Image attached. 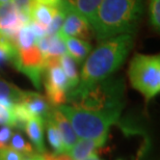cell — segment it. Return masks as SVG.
Masks as SVG:
<instances>
[{"instance_id":"3","label":"cell","mask_w":160,"mask_h":160,"mask_svg":"<svg viewBox=\"0 0 160 160\" xmlns=\"http://www.w3.org/2000/svg\"><path fill=\"white\" fill-rule=\"evenodd\" d=\"M143 12L142 0H101L91 22L99 41L133 33Z\"/></svg>"},{"instance_id":"22","label":"cell","mask_w":160,"mask_h":160,"mask_svg":"<svg viewBox=\"0 0 160 160\" xmlns=\"http://www.w3.org/2000/svg\"><path fill=\"white\" fill-rule=\"evenodd\" d=\"M12 128H17L19 130H24L27 122L34 118L22 103H16L12 108Z\"/></svg>"},{"instance_id":"12","label":"cell","mask_w":160,"mask_h":160,"mask_svg":"<svg viewBox=\"0 0 160 160\" xmlns=\"http://www.w3.org/2000/svg\"><path fill=\"white\" fill-rule=\"evenodd\" d=\"M66 45L67 53L75 60L77 65L83 63L88 55L92 51V45L84 40L74 37H68L58 33Z\"/></svg>"},{"instance_id":"19","label":"cell","mask_w":160,"mask_h":160,"mask_svg":"<svg viewBox=\"0 0 160 160\" xmlns=\"http://www.w3.org/2000/svg\"><path fill=\"white\" fill-rule=\"evenodd\" d=\"M62 1L70 8L79 12L91 24L101 0H62Z\"/></svg>"},{"instance_id":"26","label":"cell","mask_w":160,"mask_h":160,"mask_svg":"<svg viewBox=\"0 0 160 160\" xmlns=\"http://www.w3.org/2000/svg\"><path fill=\"white\" fill-rule=\"evenodd\" d=\"M17 9L30 20V8L32 0H11Z\"/></svg>"},{"instance_id":"1","label":"cell","mask_w":160,"mask_h":160,"mask_svg":"<svg viewBox=\"0 0 160 160\" xmlns=\"http://www.w3.org/2000/svg\"><path fill=\"white\" fill-rule=\"evenodd\" d=\"M124 94V78L111 75L91 85L76 86L69 91L66 103L77 109L121 117Z\"/></svg>"},{"instance_id":"30","label":"cell","mask_w":160,"mask_h":160,"mask_svg":"<svg viewBox=\"0 0 160 160\" xmlns=\"http://www.w3.org/2000/svg\"><path fill=\"white\" fill-rule=\"evenodd\" d=\"M56 160H74L68 153H62V154H55Z\"/></svg>"},{"instance_id":"5","label":"cell","mask_w":160,"mask_h":160,"mask_svg":"<svg viewBox=\"0 0 160 160\" xmlns=\"http://www.w3.org/2000/svg\"><path fill=\"white\" fill-rule=\"evenodd\" d=\"M130 83L149 102L160 92V56L137 53L128 69Z\"/></svg>"},{"instance_id":"11","label":"cell","mask_w":160,"mask_h":160,"mask_svg":"<svg viewBox=\"0 0 160 160\" xmlns=\"http://www.w3.org/2000/svg\"><path fill=\"white\" fill-rule=\"evenodd\" d=\"M58 12V6H50L43 3L36 2L32 0L30 8V23L39 27L45 32L46 36L47 28L49 27L53 18Z\"/></svg>"},{"instance_id":"33","label":"cell","mask_w":160,"mask_h":160,"mask_svg":"<svg viewBox=\"0 0 160 160\" xmlns=\"http://www.w3.org/2000/svg\"><path fill=\"white\" fill-rule=\"evenodd\" d=\"M8 1H11V0H0V4H3V3H6Z\"/></svg>"},{"instance_id":"9","label":"cell","mask_w":160,"mask_h":160,"mask_svg":"<svg viewBox=\"0 0 160 160\" xmlns=\"http://www.w3.org/2000/svg\"><path fill=\"white\" fill-rule=\"evenodd\" d=\"M47 118H49V119L55 124V126L58 128L59 132L62 134L63 143H65L66 153H67L79 139L78 136L76 135L74 129H73L71 123H70V121L67 119V117L58 109V108L53 107V106L51 108L49 116Z\"/></svg>"},{"instance_id":"7","label":"cell","mask_w":160,"mask_h":160,"mask_svg":"<svg viewBox=\"0 0 160 160\" xmlns=\"http://www.w3.org/2000/svg\"><path fill=\"white\" fill-rule=\"evenodd\" d=\"M60 6L63 12V22L58 33L84 41L88 40L92 31L88 21L63 1L60 3Z\"/></svg>"},{"instance_id":"32","label":"cell","mask_w":160,"mask_h":160,"mask_svg":"<svg viewBox=\"0 0 160 160\" xmlns=\"http://www.w3.org/2000/svg\"><path fill=\"white\" fill-rule=\"evenodd\" d=\"M82 160H102L100 157L98 156V154H96V153H92V154H91L89 156H88L86 158L82 159Z\"/></svg>"},{"instance_id":"21","label":"cell","mask_w":160,"mask_h":160,"mask_svg":"<svg viewBox=\"0 0 160 160\" xmlns=\"http://www.w3.org/2000/svg\"><path fill=\"white\" fill-rule=\"evenodd\" d=\"M15 44L18 49H27L37 45L38 37L29 23L23 25L15 36Z\"/></svg>"},{"instance_id":"17","label":"cell","mask_w":160,"mask_h":160,"mask_svg":"<svg viewBox=\"0 0 160 160\" xmlns=\"http://www.w3.org/2000/svg\"><path fill=\"white\" fill-rule=\"evenodd\" d=\"M25 91L12 83L0 78V104L12 109L16 103H20Z\"/></svg>"},{"instance_id":"31","label":"cell","mask_w":160,"mask_h":160,"mask_svg":"<svg viewBox=\"0 0 160 160\" xmlns=\"http://www.w3.org/2000/svg\"><path fill=\"white\" fill-rule=\"evenodd\" d=\"M44 160H56L55 154H49V153H44Z\"/></svg>"},{"instance_id":"27","label":"cell","mask_w":160,"mask_h":160,"mask_svg":"<svg viewBox=\"0 0 160 160\" xmlns=\"http://www.w3.org/2000/svg\"><path fill=\"white\" fill-rule=\"evenodd\" d=\"M0 126H9L12 128V109L0 104Z\"/></svg>"},{"instance_id":"14","label":"cell","mask_w":160,"mask_h":160,"mask_svg":"<svg viewBox=\"0 0 160 160\" xmlns=\"http://www.w3.org/2000/svg\"><path fill=\"white\" fill-rule=\"evenodd\" d=\"M106 140H107L106 138H102V139L80 138L67 153L74 160H82L91 154H92V153H95L97 149L104 146Z\"/></svg>"},{"instance_id":"18","label":"cell","mask_w":160,"mask_h":160,"mask_svg":"<svg viewBox=\"0 0 160 160\" xmlns=\"http://www.w3.org/2000/svg\"><path fill=\"white\" fill-rule=\"evenodd\" d=\"M60 68L65 73L67 82H68V92L75 88L79 83V72L77 63L68 53H65L60 56Z\"/></svg>"},{"instance_id":"29","label":"cell","mask_w":160,"mask_h":160,"mask_svg":"<svg viewBox=\"0 0 160 160\" xmlns=\"http://www.w3.org/2000/svg\"><path fill=\"white\" fill-rule=\"evenodd\" d=\"M36 2H39V3H43V4H46V5H50V6H57L60 5V3L62 2V0H33Z\"/></svg>"},{"instance_id":"8","label":"cell","mask_w":160,"mask_h":160,"mask_svg":"<svg viewBox=\"0 0 160 160\" xmlns=\"http://www.w3.org/2000/svg\"><path fill=\"white\" fill-rule=\"evenodd\" d=\"M29 19L22 15L12 1L0 4V34L14 40L16 33Z\"/></svg>"},{"instance_id":"4","label":"cell","mask_w":160,"mask_h":160,"mask_svg":"<svg viewBox=\"0 0 160 160\" xmlns=\"http://www.w3.org/2000/svg\"><path fill=\"white\" fill-rule=\"evenodd\" d=\"M70 121L78 138L102 139L106 138L110 127L118 123L121 117L85 111L70 105L56 106Z\"/></svg>"},{"instance_id":"23","label":"cell","mask_w":160,"mask_h":160,"mask_svg":"<svg viewBox=\"0 0 160 160\" xmlns=\"http://www.w3.org/2000/svg\"><path fill=\"white\" fill-rule=\"evenodd\" d=\"M8 143L12 149L20 152L25 157L28 155L33 154V153H37V151H34L33 146H31V143L27 142L20 133H12Z\"/></svg>"},{"instance_id":"10","label":"cell","mask_w":160,"mask_h":160,"mask_svg":"<svg viewBox=\"0 0 160 160\" xmlns=\"http://www.w3.org/2000/svg\"><path fill=\"white\" fill-rule=\"evenodd\" d=\"M20 103L25 105V107L29 110V112L34 118H39L44 122L47 119V117L49 116L50 110L52 108L47 99L36 92L25 91L24 96Z\"/></svg>"},{"instance_id":"25","label":"cell","mask_w":160,"mask_h":160,"mask_svg":"<svg viewBox=\"0 0 160 160\" xmlns=\"http://www.w3.org/2000/svg\"><path fill=\"white\" fill-rule=\"evenodd\" d=\"M0 160H26V157L9 146H6L0 148Z\"/></svg>"},{"instance_id":"24","label":"cell","mask_w":160,"mask_h":160,"mask_svg":"<svg viewBox=\"0 0 160 160\" xmlns=\"http://www.w3.org/2000/svg\"><path fill=\"white\" fill-rule=\"evenodd\" d=\"M149 21L155 30L160 28V0H150Z\"/></svg>"},{"instance_id":"13","label":"cell","mask_w":160,"mask_h":160,"mask_svg":"<svg viewBox=\"0 0 160 160\" xmlns=\"http://www.w3.org/2000/svg\"><path fill=\"white\" fill-rule=\"evenodd\" d=\"M37 46L44 57H60L67 52L66 45L58 33L53 36H44L38 39Z\"/></svg>"},{"instance_id":"15","label":"cell","mask_w":160,"mask_h":160,"mask_svg":"<svg viewBox=\"0 0 160 160\" xmlns=\"http://www.w3.org/2000/svg\"><path fill=\"white\" fill-rule=\"evenodd\" d=\"M45 88L68 92V82L60 65L45 68Z\"/></svg>"},{"instance_id":"2","label":"cell","mask_w":160,"mask_h":160,"mask_svg":"<svg viewBox=\"0 0 160 160\" xmlns=\"http://www.w3.org/2000/svg\"><path fill=\"white\" fill-rule=\"evenodd\" d=\"M133 47L130 33L119 34L101 41L83 62L77 86H88L109 77L120 69Z\"/></svg>"},{"instance_id":"20","label":"cell","mask_w":160,"mask_h":160,"mask_svg":"<svg viewBox=\"0 0 160 160\" xmlns=\"http://www.w3.org/2000/svg\"><path fill=\"white\" fill-rule=\"evenodd\" d=\"M44 126L46 127L47 137L48 140H49L50 146L54 150V154H62V153H66L65 143H63L62 134H60L58 128L55 126V124L49 118H47L44 123Z\"/></svg>"},{"instance_id":"16","label":"cell","mask_w":160,"mask_h":160,"mask_svg":"<svg viewBox=\"0 0 160 160\" xmlns=\"http://www.w3.org/2000/svg\"><path fill=\"white\" fill-rule=\"evenodd\" d=\"M44 123L45 122L39 118H32L27 122L24 129L38 153L46 152V147L44 143Z\"/></svg>"},{"instance_id":"28","label":"cell","mask_w":160,"mask_h":160,"mask_svg":"<svg viewBox=\"0 0 160 160\" xmlns=\"http://www.w3.org/2000/svg\"><path fill=\"white\" fill-rule=\"evenodd\" d=\"M12 135V130L9 126H2L0 128V148L8 146Z\"/></svg>"},{"instance_id":"6","label":"cell","mask_w":160,"mask_h":160,"mask_svg":"<svg viewBox=\"0 0 160 160\" xmlns=\"http://www.w3.org/2000/svg\"><path fill=\"white\" fill-rule=\"evenodd\" d=\"M12 66L27 76L37 88H41L42 74L45 71V57L37 45L27 49H19Z\"/></svg>"}]
</instances>
